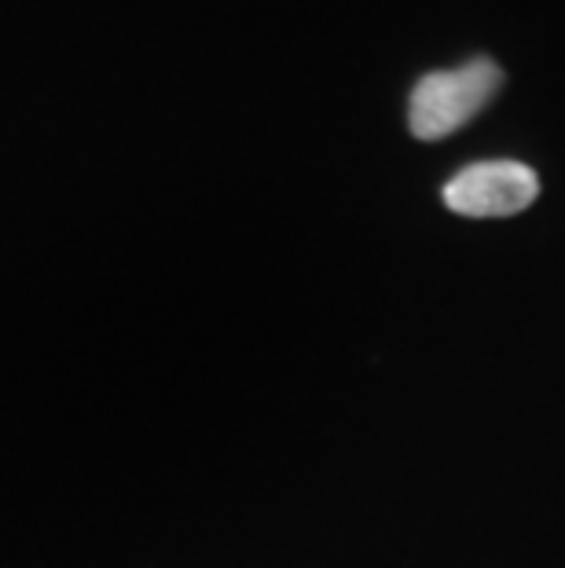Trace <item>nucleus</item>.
Instances as JSON below:
<instances>
[{"label":"nucleus","instance_id":"nucleus-1","mask_svg":"<svg viewBox=\"0 0 565 568\" xmlns=\"http://www.w3.org/2000/svg\"><path fill=\"white\" fill-rule=\"evenodd\" d=\"M503 70L492 59H471L455 70L426 74L407 100V125L418 140H444L496 100Z\"/></svg>","mask_w":565,"mask_h":568},{"label":"nucleus","instance_id":"nucleus-2","mask_svg":"<svg viewBox=\"0 0 565 568\" xmlns=\"http://www.w3.org/2000/svg\"><path fill=\"white\" fill-rule=\"evenodd\" d=\"M539 195V180L522 162H477L444 184V205L460 216H514Z\"/></svg>","mask_w":565,"mask_h":568}]
</instances>
